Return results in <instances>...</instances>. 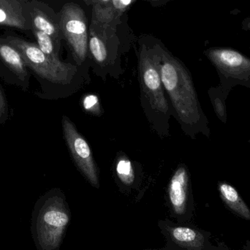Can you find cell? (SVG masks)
<instances>
[{"instance_id": "6da1fadb", "label": "cell", "mask_w": 250, "mask_h": 250, "mask_svg": "<svg viewBox=\"0 0 250 250\" xmlns=\"http://www.w3.org/2000/svg\"><path fill=\"white\" fill-rule=\"evenodd\" d=\"M152 43L165 91L172 105V114L185 135L195 139L198 135L211 136L209 121L203 111L192 76L186 66L175 57L161 41Z\"/></svg>"}, {"instance_id": "7a4b0ae2", "label": "cell", "mask_w": 250, "mask_h": 250, "mask_svg": "<svg viewBox=\"0 0 250 250\" xmlns=\"http://www.w3.org/2000/svg\"><path fill=\"white\" fill-rule=\"evenodd\" d=\"M20 53L30 72L41 86L35 95L41 99L57 100L70 96L85 84L84 67L54 60L44 54L36 43L18 37L5 38Z\"/></svg>"}, {"instance_id": "3957f363", "label": "cell", "mask_w": 250, "mask_h": 250, "mask_svg": "<svg viewBox=\"0 0 250 250\" xmlns=\"http://www.w3.org/2000/svg\"><path fill=\"white\" fill-rule=\"evenodd\" d=\"M138 59L143 111L153 129L165 138L169 135V120L173 114L166 99L152 41L140 40Z\"/></svg>"}, {"instance_id": "277c9868", "label": "cell", "mask_w": 250, "mask_h": 250, "mask_svg": "<svg viewBox=\"0 0 250 250\" xmlns=\"http://www.w3.org/2000/svg\"><path fill=\"white\" fill-rule=\"evenodd\" d=\"M71 220L64 192L50 189L37 201L32 211V234L38 250H60Z\"/></svg>"}, {"instance_id": "5b68a950", "label": "cell", "mask_w": 250, "mask_h": 250, "mask_svg": "<svg viewBox=\"0 0 250 250\" xmlns=\"http://www.w3.org/2000/svg\"><path fill=\"white\" fill-rule=\"evenodd\" d=\"M206 56L217 70L220 86L230 94L237 86L250 89V58L230 48H214L207 50Z\"/></svg>"}, {"instance_id": "8992f818", "label": "cell", "mask_w": 250, "mask_h": 250, "mask_svg": "<svg viewBox=\"0 0 250 250\" xmlns=\"http://www.w3.org/2000/svg\"><path fill=\"white\" fill-rule=\"evenodd\" d=\"M63 39L68 44L77 65L83 66L88 58L89 29L84 10L73 2L64 4L58 15Z\"/></svg>"}, {"instance_id": "52a82bcc", "label": "cell", "mask_w": 250, "mask_h": 250, "mask_svg": "<svg viewBox=\"0 0 250 250\" xmlns=\"http://www.w3.org/2000/svg\"><path fill=\"white\" fill-rule=\"evenodd\" d=\"M63 135L78 170L89 184L100 188L98 166L87 141L81 135L74 123L66 116L62 120Z\"/></svg>"}, {"instance_id": "ba28073f", "label": "cell", "mask_w": 250, "mask_h": 250, "mask_svg": "<svg viewBox=\"0 0 250 250\" xmlns=\"http://www.w3.org/2000/svg\"><path fill=\"white\" fill-rule=\"evenodd\" d=\"M119 45L116 35L105 41L92 29H89L88 57L90 59L91 66L95 74L105 79L107 74L117 77L116 75L123 73L119 64L120 61L117 60Z\"/></svg>"}, {"instance_id": "9c48e42d", "label": "cell", "mask_w": 250, "mask_h": 250, "mask_svg": "<svg viewBox=\"0 0 250 250\" xmlns=\"http://www.w3.org/2000/svg\"><path fill=\"white\" fill-rule=\"evenodd\" d=\"M167 200L170 216L176 221L184 223L189 217L192 205L190 176L185 164L179 166L170 179Z\"/></svg>"}, {"instance_id": "30bf717a", "label": "cell", "mask_w": 250, "mask_h": 250, "mask_svg": "<svg viewBox=\"0 0 250 250\" xmlns=\"http://www.w3.org/2000/svg\"><path fill=\"white\" fill-rule=\"evenodd\" d=\"M157 226L166 239L165 248L167 249L204 250L205 248V235L195 228L169 219L158 220Z\"/></svg>"}, {"instance_id": "8fae6325", "label": "cell", "mask_w": 250, "mask_h": 250, "mask_svg": "<svg viewBox=\"0 0 250 250\" xmlns=\"http://www.w3.org/2000/svg\"><path fill=\"white\" fill-rule=\"evenodd\" d=\"M0 78L7 84L26 92L30 86L31 73L19 51L6 39L0 38Z\"/></svg>"}, {"instance_id": "7c38bea8", "label": "cell", "mask_w": 250, "mask_h": 250, "mask_svg": "<svg viewBox=\"0 0 250 250\" xmlns=\"http://www.w3.org/2000/svg\"><path fill=\"white\" fill-rule=\"evenodd\" d=\"M136 0H111L106 6L92 12L89 29L107 41L115 36L122 16Z\"/></svg>"}, {"instance_id": "4fadbf2b", "label": "cell", "mask_w": 250, "mask_h": 250, "mask_svg": "<svg viewBox=\"0 0 250 250\" xmlns=\"http://www.w3.org/2000/svg\"><path fill=\"white\" fill-rule=\"evenodd\" d=\"M0 25L20 29L30 28L23 7L17 0H0Z\"/></svg>"}, {"instance_id": "5bb4252c", "label": "cell", "mask_w": 250, "mask_h": 250, "mask_svg": "<svg viewBox=\"0 0 250 250\" xmlns=\"http://www.w3.org/2000/svg\"><path fill=\"white\" fill-rule=\"evenodd\" d=\"M220 198L232 212L241 218L250 220V209L234 187L225 182L218 183Z\"/></svg>"}, {"instance_id": "9a60e30c", "label": "cell", "mask_w": 250, "mask_h": 250, "mask_svg": "<svg viewBox=\"0 0 250 250\" xmlns=\"http://www.w3.org/2000/svg\"><path fill=\"white\" fill-rule=\"evenodd\" d=\"M32 28L44 32L55 40L58 43L61 44L63 40L62 34L60 30L59 17H51L43 10L33 7L31 12Z\"/></svg>"}, {"instance_id": "2e32d148", "label": "cell", "mask_w": 250, "mask_h": 250, "mask_svg": "<svg viewBox=\"0 0 250 250\" xmlns=\"http://www.w3.org/2000/svg\"><path fill=\"white\" fill-rule=\"evenodd\" d=\"M208 94L216 116L223 124L226 125L228 122L226 100L229 97V94L226 93L220 85L210 88Z\"/></svg>"}, {"instance_id": "e0dca14e", "label": "cell", "mask_w": 250, "mask_h": 250, "mask_svg": "<svg viewBox=\"0 0 250 250\" xmlns=\"http://www.w3.org/2000/svg\"><path fill=\"white\" fill-rule=\"evenodd\" d=\"M34 35L36 38L37 45L39 47L40 49L46 54L51 58L54 60H60V51L61 44L58 43L55 40L53 39L51 36L41 32L38 29H33Z\"/></svg>"}, {"instance_id": "ac0fdd59", "label": "cell", "mask_w": 250, "mask_h": 250, "mask_svg": "<svg viewBox=\"0 0 250 250\" xmlns=\"http://www.w3.org/2000/svg\"><path fill=\"white\" fill-rule=\"evenodd\" d=\"M117 173L120 182L126 187H131L135 180L131 162L128 159H120L117 165Z\"/></svg>"}, {"instance_id": "d6986e66", "label": "cell", "mask_w": 250, "mask_h": 250, "mask_svg": "<svg viewBox=\"0 0 250 250\" xmlns=\"http://www.w3.org/2000/svg\"><path fill=\"white\" fill-rule=\"evenodd\" d=\"M82 105L85 111L95 116L102 115V108L98 97L95 95H87L83 98Z\"/></svg>"}, {"instance_id": "ffe728a7", "label": "cell", "mask_w": 250, "mask_h": 250, "mask_svg": "<svg viewBox=\"0 0 250 250\" xmlns=\"http://www.w3.org/2000/svg\"><path fill=\"white\" fill-rule=\"evenodd\" d=\"M11 111L4 89L0 83V126H2L10 120Z\"/></svg>"}, {"instance_id": "44dd1931", "label": "cell", "mask_w": 250, "mask_h": 250, "mask_svg": "<svg viewBox=\"0 0 250 250\" xmlns=\"http://www.w3.org/2000/svg\"><path fill=\"white\" fill-rule=\"evenodd\" d=\"M111 0H95L92 5V12L98 11L106 6Z\"/></svg>"}, {"instance_id": "7402d4cb", "label": "cell", "mask_w": 250, "mask_h": 250, "mask_svg": "<svg viewBox=\"0 0 250 250\" xmlns=\"http://www.w3.org/2000/svg\"><path fill=\"white\" fill-rule=\"evenodd\" d=\"M144 1H148L152 4V6H161L171 0H144Z\"/></svg>"}, {"instance_id": "603a6c76", "label": "cell", "mask_w": 250, "mask_h": 250, "mask_svg": "<svg viewBox=\"0 0 250 250\" xmlns=\"http://www.w3.org/2000/svg\"><path fill=\"white\" fill-rule=\"evenodd\" d=\"M85 4L87 6H92L93 5L94 2H95V0H82Z\"/></svg>"}, {"instance_id": "cb8c5ba5", "label": "cell", "mask_w": 250, "mask_h": 250, "mask_svg": "<svg viewBox=\"0 0 250 250\" xmlns=\"http://www.w3.org/2000/svg\"><path fill=\"white\" fill-rule=\"evenodd\" d=\"M161 250H172V249H167V248H162V249H160Z\"/></svg>"}, {"instance_id": "d4e9b609", "label": "cell", "mask_w": 250, "mask_h": 250, "mask_svg": "<svg viewBox=\"0 0 250 250\" xmlns=\"http://www.w3.org/2000/svg\"></svg>"}, {"instance_id": "484cf974", "label": "cell", "mask_w": 250, "mask_h": 250, "mask_svg": "<svg viewBox=\"0 0 250 250\" xmlns=\"http://www.w3.org/2000/svg\"></svg>"}]
</instances>
